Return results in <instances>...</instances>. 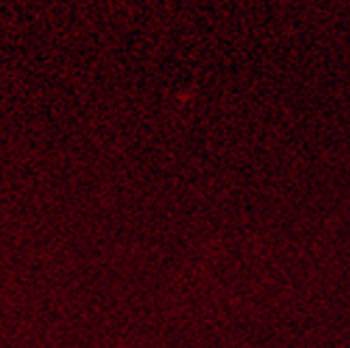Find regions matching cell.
Instances as JSON below:
<instances>
[]
</instances>
